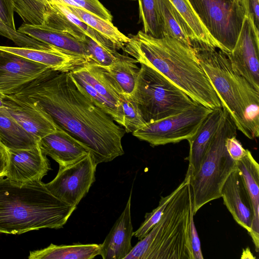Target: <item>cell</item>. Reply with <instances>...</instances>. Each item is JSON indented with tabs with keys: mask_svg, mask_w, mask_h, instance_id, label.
<instances>
[{
	"mask_svg": "<svg viewBox=\"0 0 259 259\" xmlns=\"http://www.w3.org/2000/svg\"><path fill=\"white\" fill-rule=\"evenodd\" d=\"M10 95L47 113L89 148L97 164L124 154V128L80 92L69 72L48 69Z\"/></svg>",
	"mask_w": 259,
	"mask_h": 259,
	"instance_id": "6da1fadb",
	"label": "cell"
},
{
	"mask_svg": "<svg viewBox=\"0 0 259 259\" xmlns=\"http://www.w3.org/2000/svg\"><path fill=\"white\" fill-rule=\"evenodd\" d=\"M122 50L138 63L162 74L192 99L211 109L222 107L192 47L165 34L154 37L140 30Z\"/></svg>",
	"mask_w": 259,
	"mask_h": 259,
	"instance_id": "7a4b0ae2",
	"label": "cell"
},
{
	"mask_svg": "<svg viewBox=\"0 0 259 259\" xmlns=\"http://www.w3.org/2000/svg\"><path fill=\"white\" fill-rule=\"evenodd\" d=\"M76 208L55 197L41 181L18 183L0 176L1 233L63 228Z\"/></svg>",
	"mask_w": 259,
	"mask_h": 259,
	"instance_id": "3957f363",
	"label": "cell"
},
{
	"mask_svg": "<svg viewBox=\"0 0 259 259\" xmlns=\"http://www.w3.org/2000/svg\"><path fill=\"white\" fill-rule=\"evenodd\" d=\"M192 47L237 130L249 139L257 138L259 91L232 69L222 50L197 43H193Z\"/></svg>",
	"mask_w": 259,
	"mask_h": 259,
	"instance_id": "277c9868",
	"label": "cell"
},
{
	"mask_svg": "<svg viewBox=\"0 0 259 259\" xmlns=\"http://www.w3.org/2000/svg\"><path fill=\"white\" fill-rule=\"evenodd\" d=\"M190 177L187 172L159 221L124 259H194L190 225L195 214Z\"/></svg>",
	"mask_w": 259,
	"mask_h": 259,
	"instance_id": "5b68a950",
	"label": "cell"
},
{
	"mask_svg": "<svg viewBox=\"0 0 259 259\" xmlns=\"http://www.w3.org/2000/svg\"><path fill=\"white\" fill-rule=\"evenodd\" d=\"M236 130L230 115L223 108L220 124L199 168L190 177L194 214L205 204L221 197L225 182L237 168V162L230 156L225 146L226 139L236 135Z\"/></svg>",
	"mask_w": 259,
	"mask_h": 259,
	"instance_id": "8992f818",
	"label": "cell"
},
{
	"mask_svg": "<svg viewBox=\"0 0 259 259\" xmlns=\"http://www.w3.org/2000/svg\"><path fill=\"white\" fill-rule=\"evenodd\" d=\"M140 64L132 97L138 104L146 123L161 120L199 104L158 71Z\"/></svg>",
	"mask_w": 259,
	"mask_h": 259,
	"instance_id": "52a82bcc",
	"label": "cell"
},
{
	"mask_svg": "<svg viewBox=\"0 0 259 259\" xmlns=\"http://www.w3.org/2000/svg\"><path fill=\"white\" fill-rule=\"evenodd\" d=\"M224 52L233 50L242 25L244 11L239 0H188Z\"/></svg>",
	"mask_w": 259,
	"mask_h": 259,
	"instance_id": "ba28073f",
	"label": "cell"
},
{
	"mask_svg": "<svg viewBox=\"0 0 259 259\" xmlns=\"http://www.w3.org/2000/svg\"><path fill=\"white\" fill-rule=\"evenodd\" d=\"M212 110L199 104L178 114L146 123L132 134L152 146L179 143L194 136Z\"/></svg>",
	"mask_w": 259,
	"mask_h": 259,
	"instance_id": "9c48e42d",
	"label": "cell"
},
{
	"mask_svg": "<svg viewBox=\"0 0 259 259\" xmlns=\"http://www.w3.org/2000/svg\"><path fill=\"white\" fill-rule=\"evenodd\" d=\"M97 164L91 153L65 166H59L55 178L45 186L59 200L77 206L95 181Z\"/></svg>",
	"mask_w": 259,
	"mask_h": 259,
	"instance_id": "30bf717a",
	"label": "cell"
},
{
	"mask_svg": "<svg viewBox=\"0 0 259 259\" xmlns=\"http://www.w3.org/2000/svg\"><path fill=\"white\" fill-rule=\"evenodd\" d=\"M259 31L252 19L244 15L233 50L226 53L232 69L259 91Z\"/></svg>",
	"mask_w": 259,
	"mask_h": 259,
	"instance_id": "8fae6325",
	"label": "cell"
},
{
	"mask_svg": "<svg viewBox=\"0 0 259 259\" xmlns=\"http://www.w3.org/2000/svg\"><path fill=\"white\" fill-rule=\"evenodd\" d=\"M51 169L47 155L38 144L25 149H7L5 177L18 183L41 181Z\"/></svg>",
	"mask_w": 259,
	"mask_h": 259,
	"instance_id": "7c38bea8",
	"label": "cell"
},
{
	"mask_svg": "<svg viewBox=\"0 0 259 259\" xmlns=\"http://www.w3.org/2000/svg\"><path fill=\"white\" fill-rule=\"evenodd\" d=\"M48 69L44 65L0 50V92L12 95Z\"/></svg>",
	"mask_w": 259,
	"mask_h": 259,
	"instance_id": "4fadbf2b",
	"label": "cell"
},
{
	"mask_svg": "<svg viewBox=\"0 0 259 259\" xmlns=\"http://www.w3.org/2000/svg\"><path fill=\"white\" fill-rule=\"evenodd\" d=\"M4 108L38 142L59 128L45 111L11 95H5Z\"/></svg>",
	"mask_w": 259,
	"mask_h": 259,
	"instance_id": "5bb4252c",
	"label": "cell"
},
{
	"mask_svg": "<svg viewBox=\"0 0 259 259\" xmlns=\"http://www.w3.org/2000/svg\"><path fill=\"white\" fill-rule=\"evenodd\" d=\"M221 197L234 220L250 234L254 216L253 207L243 178L238 168L225 182Z\"/></svg>",
	"mask_w": 259,
	"mask_h": 259,
	"instance_id": "9a60e30c",
	"label": "cell"
},
{
	"mask_svg": "<svg viewBox=\"0 0 259 259\" xmlns=\"http://www.w3.org/2000/svg\"><path fill=\"white\" fill-rule=\"evenodd\" d=\"M38 144L42 153L55 160L59 166L72 163L91 153L82 142L60 127L41 138Z\"/></svg>",
	"mask_w": 259,
	"mask_h": 259,
	"instance_id": "2e32d148",
	"label": "cell"
},
{
	"mask_svg": "<svg viewBox=\"0 0 259 259\" xmlns=\"http://www.w3.org/2000/svg\"><path fill=\"white\" fill-rule=\"evenodd\" d=\"M132 190L125 207L104 241L100 244L99 255L104 259H124L133 247V228L131 218Z\"/></svg>",
	"mask_w": 259,
	"mask_h": 259,
	"instance_id": "e0dca14e",
	"label": "cell"
},
{
	"mask_svg": "<svg viewBox=\"0 0 259 259\" xmlns=\"http://www.w3.org/2000/svg\"><path fill=\"white\" fill-rule=\"evenodd\" d=\"M17 30L40 42L82 58L88 62H91V59L82 42L68 33L45 24L31 25L24 23Z\"/></svg>",
	"mask_w": 259,
	"mask_h": 259,
	"instance_id": "ac0fdd59",
	"label": "cell"
},
{
	"mask_svg": "<svg viewBox=\"0 0 259 259\" xmlns=\"http://www.w3.org/2000/svg\"><path fill=\"white\" fill-rule=\"evenodd\" d=\"M0 50L11 53L60 72H69L88 62L59 49H38L0 46Z\"/></svg>",
	"mask_w": 259,
	"mask_h": 259,
	"instance_id": "d6986e66",
	"label": "cell"
},
{
	"mask_svg": "<svg viewBox=\"0 0 259 259\" xmlns=\"http://www.w3.org/2000/svg\"><path fill=\"white\" fill-rule=\"evenodd\" d=\"M223 113V107L213 109L199 127L196 133L187 140L189 144L187 171L192 176L199 168L201 162L214 137Z\"/></svg>",
	"mask_w": 259,
	"mask_h": 259,
	"instance_id": "ffe728a7",
	"label": "cell"
},
{
	"mask_svg": "<svg viewBox=\"0 0 259 259\" xmlns=\"http://www.w3.org/2000/svg\"><path fill=\"white\" fill-rule=\"evenodd\" d=\"M245 187L248 192L253 210V220L251 232L249 234L258 251L259 243V165L249 150L246 156L237 162Z\"/></svg>",
	"mask_w": 259,
	"mask_h": 259,
	"instance_id": "44dd1931",
	"label": "cell"
},
{
	"mask_svg": "<svg viewBox=\"0 0 259 259\" xmlns=\"http://www.w3.org/2000/svg\"><path fill=\"white\" fill-rule=\"evenodd\" d=\"M158 14L167 34L192 47L194 37L190 27L169 0H156Z\"/></svg>",
	"mask_w": 259,
	"mask_h": 259,
	"instance_id": "7402d4cb",
	"label": "cell"
},
{
	"mask_svg": "<svg viewBox=\"0 0 259 259\" xmlns=\"http://www.w3.org/2000/svg\"><path fill=\"white\" fill-rule=\"evenodd\" d=\"M100 244H74L57 245L30 251L29 259H92L99 255Z\"/></svg>",
	"mask_w": 259,
	"mask_h": 259,
	"instance_id": "603a6c76",
	"label": "cell"
},
{
	"mask_svg": "<svg viewBox=\"0 0 259 259\" xmlns=\"http://www.w3.org/2000/svg\"><path fill=\"white\" fill-rule=\"evenodd\" d=\"M0 141L7 149H25L38 142L6 111L0 108Z\"/></svg>",
	"mask_w": 259,
	"mask_h": 259,
	"instance_id": "cb8c5ba5",
	"label": "cell"
},
{
	"mask_svg": "<svg viewBox=\"0 0 259 259\" xmlns=\"http://www.w3.org/2000/svg\"><path fill=\"white\" fill-rule=\"evenodd\" d=\"M133 58L121 54L112 65L103 67L122 94L132 96L135 90L140 68Z\"/></svg>",
	"mask_w": 259,
	"mask_h": 259,
	"instance_id": "d4e9b609",
	"label": "cell"
},
{
	"mask_svg": "<svg viewBox=\"0 0 259 259\" xmlns=\"http://www.w3.org/2000/svg\"><path fill=\"white\" fill-rule=\"evenodd\" d=\"M169 1L191 30L195 39L193 42L204 44L219 49L224 52L223 47L207 30L188 0H169Z\"/></svg>",
	"mask_w": 259,
	"mask_h": 259,
	"instance_id": "484cf974",
	"label": "cell"
},
{
	"mask_svg": "<svg viewBox=\"0 0 259 259\" xmlns=\"http://www.w3.org/2000/svg\"><path fill=\"white\" fill-rule=\"evenodd\" d=\"M66 6L81 21L110 40L117 50H122L129 41L130 37L121 33L111 22L102 19L83 9Z\"/></svg>",
	"mask_w": 259,
	"mask_h": 259,
	"instance_id": "4316f807",
	"label": "cell"
},
{
	"mask_svg": "<svg viewBox=\"0 0 259 259\" xmlns=\"http://www.w3.org/2000/svg\"><path fill=\"white\" fill-rule=\"evenodd\" d=\"M69 74L77 88L94 104L110 115L118 124L123 126V118L121 108H119L102 96L74 69Z\"/></svg>",
	"mask_w": 259,
	"mask_h": 259,
	"instance_id": "83f0119b",
	"label": "cell"
},
{
	"mask_svg": "<svg viewBox=\"0 0 259 259\" xmlns=\"http://www.w3.org/2000/svg\"><path fill=\"white\" fill-rule=\"evenodd\" d=\"M14 11H19L33 7L47 2H55L67 6L83 9L106 21L113 19L110 12L99 0H13Z\"/></svg>",
	"mask_w": 259,
	"mask_h": 259,
	"instance_id": "f1b7e54d",
	"label": "cell"
},
{
	"mask_svg": "<svg viewBox=\"0 0 259 259\" xmlns=\"http://www.w3.org/2000/svg\"><path fill=\"white\" fill-rule=\"evenodd\" d=\"M139 3L140 22L143 31L154 37H162L164 33L158 14L156 0H137Z\"/></svg>",
	"mask_w": 259,
	"mask_h": 259,
	"instance_id": "f546056e",
	"label": "cell"
},
{
	"mask_svg": "<svg viewBox=\"0 0 259 259\" xmlns=\"http://www.w3.org/2000/svg\"><path fill=\"white\" fill-rule=\"evenodd\" d=\"M120 102L123 112V126L127 133L142 128L146 122L144 120L137 102L132 96L120 95Z\"/></svg>",
	"mask_w": 259,
	"mask_h": 259,
	"instance_id": "4dcf8cb0",
	"label": "cell"
},
{
	"mask_svg": "<svg viewBox=\"0 0 259 259\" xmlns=\"http://www.w3.org/2000/svg\"><path fill=\"white\" fill-rule=\"evenodd\" d=\"M81 42L91 59V63L102 67L112 65L121 55L117 50L104 47L87 35Z\"/></svg>",
	"mask_w": 259,
	"mask_h": 259,
	"instance_id": "1f68e13d",
	"label": "cell"
},
{
	"mask_svg": "<svg viewBox=\"0 0 259 259\" xmlns=\"http://www.w3.org/2000/svg\"><path fill=\"white\" fill-rule=\"evenodd\" d=\"M178 190V186L169 195L165 197H161L158 206L151 212L146 213L144 221L138 229L134 232L133 236L141 240L148 234L154 226L159 221L165 208L170 199L176 193Z\"/></svg>",
	"mask_w": 259,
	"mask_h": 259,
	"instance_id": "d6a6232c",
	"label": "cell"
},
{
	"mask_svg": "<svg viewBox=\"0 0 259 259\" xmlns=\"http://www.w3.org/2000/svg\"><path fill=\"white\" fill-rule=\"evenodd\" d=\"M0 36L13 41L19 47L38 49H52L55 47L40 42L29 36L13 30L5 25L0 19Z\"/></svg>",
	"mask_w": 259,
	"mask_h": 259,
	"instance_id": "836d02e7",
	"label": "cell"
},
{
	"mask_svg": "<svg viewBox=\"0 0 259 259\" xmlns=\"http://www.w3.org/2000/svg\"><path fill=\"white\" fill-rule=\"evenodd\" d=\"M226 149L232 158L237 162L241 160L247 154L248 150L242 146L236 138V135L228 137L225 142Z\"/></svg>",
	"mask_w": 259,
	"mask_h": 259,
	"instance_id": "e575fe53",
	"label": "cell"
},
{
	"mask_svg": "<svg viewBox=\"0 0 259 259\" xmlns=\"http://www.w3.org/2000/svg\"><path fill=\"white\" fill-rule=\"evenodd\" d=\"M13 0H0V19L9 28L16 30L14 21Z\"/></svg>",
	"mask_w": 259,
	"mask_h": 259,
	"instance_id": "d590c367",
	"label": "cell"
},
{
	"mask_svg": "<svg viewBox=\"0 0 259 259\" xmlns=\"http://www.w3.org/2000/svg\"><path fill=\"white\" fill-rule=\"evenodd\" d=\"M241 3L244 11V15L249 16L258 29L259 0H241Z\"/></svg>",
	"mask_w": 259,
	"mask_h": 259,
	"instance_id": "8d00e7d4",
	"label": "cell"
},
{
	"mask_svg": "<svg viewBox=\"0 0 259 259\" xmlns=\"http://www.w3.org/2000/svg\"><path fill=\"white\" fill-rule=\"evenodd\" d=\"M190 236L194 259H203L200 239L195 227L194 217H192L190 225Z\"/></svg>",
	"mask_w": 259,
	"mask_h": 259,
	"instance_id": "74e56055",
	"label": "cell"
},
{
	"mask_svg": "<svg viewBox=\"0 0 259 259\" xmlns=\"http://www.w3.org/2000/svg\"><path fill=\"white\" fill-rule=\"evenodd\" d=\"M7 158V149L0 141V176H3L5 172Z\"/></svg>",
	"mask_w": 259,
	"mask_h": 259,
	"instance_id": "f35d334b",
	"label": "cell"
},
{
	"mask_svg": "<svg viewBox=\"0 0 259 259\" xmlns=\"http://www.w3.org/2000/svg\"><path fill=\"white\" fill-rule=\"evenodd\" d=\"M5 95L0 92V108L4 107V101Z\"/></svg>",
	"mask_w": 259,
	"mask_h": 259,
	"instance_id": "ab89813d",
	"label": "cell"
},
{
	"mask_svg": "<svg viewBox=\"0 0 259 259\" xmlns=\"http://www.w3.org/2000/svg\"><path fill=\"white\" fill-rule=\"evenodd\" d=\"M239 1L241 2V0H239Z\"/></svg>",
	"mask_w": 259,
	"mask_h": 259,
	"instance_id": "60d3db41",
	"label": "cell"
},
{
	"mask_svg": "<svg viewBox=\"0 0 259 259\" xmlns=\"http://www.w3.org/2000/svg\"><path fill=\"white\" fill-rule=\"evenodd\" d=\"M132 1H136V0H132Z\"/></svg>",
	"mask_w": 259,
	"mask_h": 259,
	"instance_id": "b9f144b4",
	"label": "cell"
}]
</instances>
